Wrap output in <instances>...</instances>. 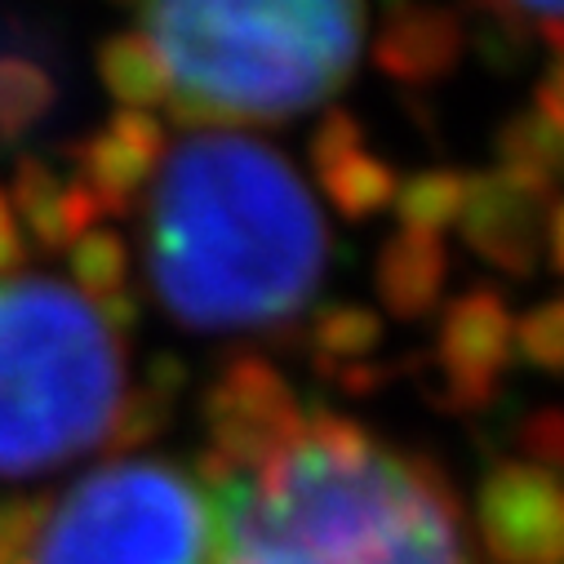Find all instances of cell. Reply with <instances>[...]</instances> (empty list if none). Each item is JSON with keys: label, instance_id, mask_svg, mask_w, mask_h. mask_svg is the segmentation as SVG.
I'll list each match as a JSON object with an SVG mask.
<instances>
[{"label": "cell", "instance_id": "1", "mask_svg": "<svg viewBox=\"0 0 564 564\" xmlns=\"http://www.w3.org/2000/svg\"><path fill=\"white\" fill-rule=\"evenodd\" d=\"M325 245L303 178L258 138L209 129L165 156L152 196V285L183 325L290 321L321 285Z\"/></svg>", "mask_w": 564, "mask_h": 564}, {"label": "cell", "instance_id": "2", "mask_svg": "<svg viewBox=\"0 0 564 564\" xmlns=\"http://www.w3.org/2000/svg\"><path fill=\"white\" fill-rule=\"evenodd\" d=\"M214 520L218 564H467L441 471L329 409L258 476L214 485Z\"/></svg>", "mask_w": 564, "mask_h": 564}, {"label": "cell", "instance_id": "3", "mask_svg": "<svg viewBox=\"0 0 564 564\" xmlns=\"http://www.w3.org/2000/svg\"><path fill=\"white\" fill-rule=\"evenodd\" d=\"M138 23L170 72V116L183 124L285 120L334 98L360 58L365 10L321 0L253 6H143Z\"/></svg>", "mask_w": 564, "mask_h": 564}, {"label": "cell", "instance_id": "4", "mask_svg": "<svg viewBox=\"0 0 564 564\" xmlns=\"http://www.w3.org/2000/svg\"><path fill=\"white\" fill-rule=\"evenodd\" d=\"M120 391V338L89 299L41 275L0 285V476L102 445Z\"/></svg>", "mask_w": 564, "mask_h": 564}, {"label": "cell", "instance_id": "5", "mask_svg": "<svg viewBox=\"0 0 564 564\" xmlns=\"http://www.w3.org/2000/svg\"><path fill=\"white\" fill-rule=\"evenodd\" d=\"M23 564H209L214 511L165 463H111L76 480L45 516Z\"/></svg>", "mask_w": 564, "mask_h": 564}, {"label": "cell", "instance_id": "6", "mask_svg": "<svg viewBox=\"0 0 564 564\" xmlns=\"http://www.w3.org/2000/svg\"><path fill=\"white\" fill-rule=\"evenodd\" d=\"M205 422L214 454L231 471H262L303 432V409L262 356H231L205 391Z\"/></svg>", "mask_w": 564, "mask_h": 564}, {"label": "cell", "instance_id": "7", "mask_svg": "<svg viewBox=\"0 0 564 564\" xmlns=\"http://www.w3.org/2000/svg\"><path fill=\"white\" fill-rule=\"evenodd\" d=\"M511 360V316L489 290L458 299L441 321L436 360L422 369V391L449 413H476L494 404L498 373Z\"/></svg>", "mask_w": 564, "mask_h": 564}, {"label": "cell", "instance_id": "8", "mask_svg": "<svg viewBox=\"0 0 564 564\" xmlns=\"http://www.w3.org/2000/svg\"><path fill=\"white\" fill-rule=\"evenodd\" d=\"M480 533L498 564H560L564 498L551 471L498 463L480 485Z\"/></svg>", "mask_w": 564, "mask_h": 564}, {"label": "cell", "instance_id": "9", "mask_svg": "<svg viewBox=\"0 0 564 564\" xmlns=\"http://www.w3.org/2000/svg\"><path fill=\"white\" fill-rule=\"evenodd\" d=\"M555 205V187L546 178H524V174H476L467 178L463 196V236L467 245L489 258L494 267L511 275H529L538 267L542 231H546V209Z\"/></svg>", "mask_w": 564, "mask_h": 564}, {"label": "cell", "instance_id": "10", "mask_svg": "<svg viewBox=\"0 0 564 564\" xmlns=\"http://www.w3.org/2000/svg\"><path fill=\"white\" fill-rule=\"evenodd\" d=\"M373 58L387 76L404 85H432L449 76L463 58V23L449 10L427 6H391Z\"/></svg>", "mask_w": 564, "mask_h": 564}, {"label": "cell", "instance_id": "11", "mask_svg": "<svg viewBox=\"0 0 564 564\" xmlns=\"http://www.w3.org/2000/svg\"><path fill=\"white\" fill-rule=\"evenodd\" d=\"M378 299L395 321H422L441 303L445 285V245L427 231H400L378 253Z\"/></svg>", "mask_w": 564, "mask_h": 564}, {"label": "cell", "instance_id": "12", "mask_svg": "<svg viewBox=\"0 0 564 564\" xmlns=\"http://www.w3.org/2000/svg\"><path fill=\"white\" fill-rule=\"evenodd\" d=\"M98 72L107 89L124 102V111H148L156 102H170V72L138 32L111 36L98 50Z\"/></svg>", "mask_w": 564, "mask_h": 564}, {"label": "cell", "instance_id": "13", "mask_svg": "<svg viewBox=\"0 0 564 564\" xmlns=\"http://www.w3.org/2000/svg\"><path fill=\"white\" fill-rule=\"evenodd\" d=\"M382 343V321L369 307H351V303H329L316 312L312 321V347H316V369L329 373L338 365H356L365 360L373 347Z\"/></svg>", "mask_w": 564, "mask_h": 564}, {"label": "cell", "instance_id": "14", "mask_svg": "<svg viewBox=\"0 0 564 564\" xmlns=\"http://www.w3.org/2000/svg\"><path fill=\"white\" fill-rule=\"evenodd\" d=\"M54 98H58V89L41 63L19 58V54H0V138L14 143L19 133L41 124L50 116Z\"/></svg>", "mask_w": 564, "mask_h": 564}, {"label": "cell", "instance_id": "15", "mask_svg": "<svg viewBox=\"0 0 564 564\" xmlns=\"http://www.w3.org/2000/svg\"><path fill=\"white\" fill-rule=\"evenodd\" d=\"M321 187L338 205V214L373 218L378 209H387L395 200V170L369 152H356V156L321 170Z\"/></svg>", "mask_w": 564, "mask_h": 564}, {"label": "cell", "instance_id": "16", "mask_svg": "<svg viewBox=\"0 0 564 564\" xmlns=\"http://www.w3.org/2000/svg\"><path fill=\"white\" fill-rule=\"evenodd\" d=\"M463 196H467V178H458L454 170H427V174H413L395 192V214L404 231L441 236L449 223H458Z\"/></svg>", "mask_w": 564, "mask_h": 564}, {"label": "cell", "instance_id": "17", "mask_svg": "<svg viewBox=\"0 0 564 564\" xmlns=\"http://www.w3.org/2000/svg\"><path fill=\"white\" fill-rule=\"evenodd\" d=\"M498 156L507 174H524V178H546L560 170V133L551 124H542L533 111L516 116L498 129Z\"/></svg>", "mask_w": 564, "mask_h": 564}, {"label": "cell", "instance_id": "18", "mask_svg": "<svg viewBox=\"0 0 564 564\" xmlns=\"http://www.w3.org/2000/svg\"><path fill=\"white\" fill-rule=\"evenodd\" d=\"M174 413V400L156 395L152 387H138L129 395H120L111 422H107V436H102V454L107 458H120V454H133L138 445H148Z\"/></svg>", "mask_w": 564, "mask_h": 564}, {"label": "cell", "instance_id": "19", "mask_svg": "<svg viewBox=\"0 0 564 564\" xmlns=\"http://www.w3.org/2000/svg\"><path fill=\"white\" fill-rule=\"evenodd\" d=\"M124 271H129V253L116 231H85L72 245V275L85 294L94 299L116 294L124 285Z\"/></svg>", "mask_w": 564, "mask_h": 564}, {"label": "cell", "instance_id": "20", "mask_svg": "<svg viewBox=\"0 0 564 564\" xmlns=\"http://www.w3.org/2000/svg\"><path fill=\"white\" fill-rule=\"evenodd\" d=\"M516 343H520V356L546 373H560L564 365V307L560 303H542L533 307L520 329H516Z\"/></svg>", "mask_w": 564, "mask_h": 564}, {"label": "cell", "instance_id": "21", "mask_svg": "<svg viewBox=\"0 0 564 564\" xmlns=\"http://www.w3.org/2000/svg\"><path fill=\"white\" fill-rule=\"evenodd\" d=\"M45 516H50L45 498H10V502H0V564H23L28 560V546L41 533Z\"/></svg>", "mask_w": 564, "mask_h": 564}, {"label": "cell", "instance_id": "22", "mask_svg": "<svg viewBox=\"0 0 564 564\" xmlns=\"http://www.w3.org/2000/svg\"><path fill=\"white\" fill-rule=\"evenodd\" d=\"M356 152H365V124L351 111H329L321 120L316 138H312V165H316V174L338 165V161H347V156H356Z\"/></svg>", "mask_w": 564, "mask_h": 564}, {"label": "cell", "instance_id": "23", "mask_svg": "<svg viewBox=\"0 0 564 564\" xmlns=\"http://www.w3.org/2000/svg\"><path fill=\"white\" fill-rule=\"evenodd\" d=\"M520 445L529 454V467H542V471L555 476V467L564 463V417H560V409L529 413L524 432H520Z\"/></svg>", "mask_w": 564, "mask_h": 564}, {"label": "cell", "instance_id": "24", "mask_svg": "<svg viewBox=\"0 0 564 564\" xmlns=\"http://www.w3.org/2000/svg\"><path fill=\"white\" fill-rule=\"evenodd\" d=\"M58 187H63L58 174L41 156H19V165H14V205H19L23 218H32L45 205H54Z\"/></svg>", "mask_w": 564, "mask_h": 564}, {"label": "cell", "instance_id": "25", "mask_svg": "<svg viewBox=\"0 0 564 564\" xmlns=\"http://www.w3.org/2000/svg\"><path fill=\"white\" fill-rule=\"evenodd\" d=\"M143 387H152L156 395H165V400L178 404V391L187 387V365H183L178 356L161 351V356L148 360V369H143Z\"/></svg>", "mask_w": 564, "mask_h": 564}, {"label": "cell", "instance_id": "26", "mask_svg": "<svg viewBox=\"0 0 564 564\" xmlns=\"http://www.w3.org/2000/svg\"><path fill=\"white\" fill-rule=\"evenodd\" d=\"M325 378H334L343 391H351V395H369V391H378L391 373L382 369V365H369V360H356V365H338V369H329Z\"/></svg>", "mask_w": 564, "mask_h": 564}, {"label": "cell", "instance_id": "27", "mask_svg": "<svg viewBox=\"0 0 564 564\" xmlns=\"http://www.w3.org/2000/svg\"><path fill=\"white\" fill-rule=\"evenodd\" d=\"M94 312H98V321H102L111 334H124V329L138 321V299L124 294V290H116V294L94 299Z\"/></svg>", "mask_w": 564, "mask_h": 564}, {"label": "cell", "instance_id": "28", "mask_svg": "<svg viewBox=\"0 0 564 564\" xmlns=\"http://www.w3.org/2000/svg\"><path fill=\"white\" fill-rule=\"evenodd\" d=\"M560 80H564V72L560 67H551L546 76H542V85H538V120L542 124H551L555 133H560V124H564V98H560Z\"/></svg>", "mask_w": 564, "mask_h": 564}, {"label": "cell", "instance_id": "29", "mask_svg": "<svg viewBox=\"0 0 564 564\" xmlns=\"http://www.w3.org/2000/svg\"><path fill=\"white\" fill-rule=\"evenodd\" d=\"M19 267H23V236H19L14 218L6 214V218H0V275L19 271Z\"/></svg>", "mask_w": 564, "mask_h": 564}]
</instances>
